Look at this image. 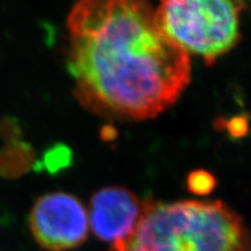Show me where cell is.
I'll return each instance as SVG.
<instances>
[{"instance_id":"2","label":"cell","mask_w":251,"mask_h":251,"mask_svg":"<svg viewBox=\"0 0 251 251\" xmlns=\"http://www.w3.org/2000/svg\"><path fill=\"white\" fill-rule=\"evenodd\" d=\"M109 251H251L243 220L221 201L144 200L133 231Z\"/></svg>"},{"instance_id":"4","label":"cell","mask_w":251,"mask_h":251,"mask_svg":"<svg viewBox=\"0 0 251 251\" xmlns=\"http://www.w3.org/2000/svg\"><path fill=\"white\" fill-rule=\"evenodd\" d=\"M28 226L31 236L42 249L68 251L86 241L89 213L83 202L70 193H47L34 202Z\"/></svg>"},{"instance_id":"6","label":"cell","mask_w":251,"mask_h":251,"mask_svg":"<svg viewBox=\"0 0 251 251\" xmlns=\"http://www.w3.org/2000/svg\"><path fill=\"white\" fill-rule=\"evenodd\" d=\"M214 177L206 171L193 172L188 178V188H190V191L196 194H200V196L211 193L213 188H214Z\"/></svg>"},{"instance_id":"1","label":"cell","mask_w":251,"mask_h":251,"mask_svg":"<svg viewBox=\"0 0 251 251\" xmlns=\"http://www.w3.org/2000/svg\"><path fill=\"white\" fill-rule=\"evenodd\" d=\"M67 30L75 97L94 114L155 118L190 83V56L163 33L148 0H77Z\"/></svg>"},{"instance_id":"5","label":"cell","mask_w":251,"mask_h":251,"mask_svg":"<svg viewBox=\"0 0 251 251\" xmlns=\"http://www.w3.org/2000/svg\"><path fill=\"white\" fill-rule=\"evenodd\" d=\"M90 228L100 241L114 243L129 235L140 220L142 202L125 187L100 188L91 198Z\"/></svg>"},{"instance_id":"3","label":"cell","mask_w":251,"mask_h":251,"mask_svg":"<svg viewBox=\"0 0 251 251\" xmlns=\"http://www.w3.org/2000/svg\"><path fill=\"white\" fill-rule=\"evenodd\" d=\"M240 0H161L156 20L187 55L211 65L240 39Z\"/></svg>"}]
</instances>
